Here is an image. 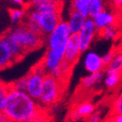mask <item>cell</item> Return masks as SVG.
Segmentation results:
<instances>
[{
	"label": "cell",
	"mask_w": 122,
	"mask_h": 122,
	"mask_svg": "<svg viewBox=\"0 0 122 122\" xmlns=\"http://www.w3.org/2000/svg\"><path fill=\"white\" fill-rule=\"evenodd\" d=\"M3 112L9 121L33 122L41 114V108L37 101L25 91L16 90L10 86Z\"/></svg>",
	"instance_id": "1"
},
{
	"label": "cell",
	"mask_w": 122,
	"mask_h": 122,
	"mask_svg": "<svg viewBox=\"0 0 122 122\" xmlns=\"http://www.w3.org/2000/svg\"><path fill=\"white\" fill-rule=\"evenodd\" d=\"M6 33L19 44V46L23 49L25 53L33 51L43 44L44 36L31 31L23 23L18 24L16 27H14Z\"/></svg>",
	"instance_id": "2"
},
{
	"label": "cell",
	"mask_w": 122,
	"mask_h": 122,
	"mask_svg": "<svg viewBox=\"0 0 122 122\" xmlns=\"http://www.w3.org/2000/svg\"><path fill=\"white\" fill-rule=\"evenodd\" d=\"M61 13H39L27 8L23 21L35 23L38 26L42 36H47L61 21Z\"/></svg>",
	"instance_id": "3"
},
{
	"label": "cell",
	"mask_w": 122,
	"mask_h": 122,
	"mask_svg": "<svg viewBox=\"0 0 122 122\" xmlns=\"http://www.w3.org/2000/svg\"><path fill=\"white\" fill-rule=\"evenodd\" d=\"M62 83L63 81L54 78L51 75H45L41 93L37 100L38 104L42 107H50L56 103L61 96V92H62Z\"/></svg>",
	"instance_id": "4"
},
{
	"label": "cell",
	"mask_w": 122,
	"mask_h": 122,
	"mask_svg": "<svg viewBox=\"0 0 122 122\" xmlns=\"http://www.w3.org/2000/svg\"><path fill=\"white\" fill-rule=\"evenodd\" d=\"M70 35L67 22L61 20L53 31L47 35V50L64 52Z\"/></svg>",
	"instance_id": "5"
},
{
	"label": "cell",
	"mask_w": 122,
	"mask_h": 122,
	"mask_svg": "<svg viewBox=\"0 0 122 122\" xmlns=\"http://www.w3.org/2000/svg\"><path fill=\"white\" fill-rule=\"evenodd\" d=\"M45 75H46V73L44 72V70L39 64L36 67H34L28 75H26L25 92L36 101L38 100L40 93H41V88Z\"/></svg>",
	"instance_id": "6"
},
{
	"label": "cell",
	"mask_w": 122,
	"mask_h": 122,
	"mask_svg": "<svg viewBox=\"0 0 122 122\" xmlns=\"http://www.w3.org/2000/svg\"><path fill=\"white\" fill-rule=\"evenodd\" d=\"M96 32H97V30L95 28L93 19H91L89 17L86 18L82 29H81V31L78 33L81 53L86 52L89 49L90 45L92 43L93 39L96 35Z\"/></svg>",
	"instance_id": "7"
},
{
	"label": "cell",
	"mask_w": 122,
	"mask_h": 122,
	"mask_svg": "<svg viewBox=\"0 0 122 122\" xmlns=\"http://www.w3.org/2000/svg\"><path fill=\"white\" fill-rule=\"evenodd\" d=\"M81 54L82 53L80 50L78 34H71L65 47L63 61L70 64L71 66H74L75 63L78 61Z\"/></svg>",
	"instance_id": "8"
},
{
	"label": "cell",
	"mask_w": 122,
	"mask_h": 122,
	"mask_svg": "<svg viewBox=\"0 0 122 122\" xmlns=\"http://www.w3.org/2000/svg\"><path fill=\"white\" fill-rule=\"evenodd\" d=\"M83 65H84V69L89 74L100 72V71H103L104 69L101 56L94 51H87L85 53L83 59Z\"/></svg>",
	"instance_id": "9"
},
{
	"label": "cell",
	"mask_w": 122,
	"mask_h": 122,
	"mask_svg": "<svg viewBox=\"0 0 122 122\" xmlns=\"http://www.w3.org/2000/svg\"><path fill=\"white\" fill-rule=\"evenodd\" d=\"M95 112V105L88 101L80 102L71 111L70 118L72 120H78L81 118H88L91 114Z\"/></svg>",
	"instance_id": "10"
},
{
	"label": "cell",
	"mask_w": 122,
	"mask_h": 122,
	"mask_svg": "<svg viewBox=\"0 0 122 122\" xmlns=\"http://www.w3.org/2000/svg\"><path fill=\"white\" fill-rule=\"evenodd\" d=\"M63 2L53 3V2H39L27 4V8L35 10L39 13H61Z\"/></svg>",
	"instance_id": "11"
},
{
	"label": "cell",
	"mask_w": 122,
	"mask_h": 122,
	"mask_svg": "<svg viewBox=\"0 0 122 122\" xmlns=\"http://www.w3.org/2000/svg\"><path fill=\"white\" fill-rule=\"evenodd\" d=\"M13 55L3 36L0 37V70L7 68L14 63Z\"/></svg>",
	"instance_id": "12"
},
{
	"label": "cell",
	"mask_w": 122,
	"mask_h": 122,
	"mask_svg": "<svg viewBox=\"0 0 122 122\" xmlns=\"http://www.w3.org/2000/svg\"><path fill=\"white\" fill-rule=\"evenodd\" d=\"M85 20H86V18L83 16V15H81L79 12L74 11V10L71 9L69 18H68L67 21H66L67 22L70 33L71 34H78L83 27Z\"/></svg>",
	"instance_id": "13"
},
{
	"label": "cell",
	"mask_w": 122,
	"mask_h": 122,
	"mask_svg": "<svg viewBox=\"0 0 122 122\" xmlns=\"http://www.w3.org/2000/svg\"><path fill=\"white\" fill-rule=\"evenodd\" d=\"M115 21H116L115 15L109 11H106V10L101 11L97 16L93 18V22L97 31H100L103 28L110 26V25H114Z\"/></svg>",
	"instance_id": "14"
},
{
	"label": "cell",
	"mask_w": 122,
	"mask_h": 122,
	"mask_svg": "<svg viewBox=\"0 0 122 122\" xmlns=\"http://www.w3.org/2000/svg\"><path fill=\"white\" fill-rule=\"evenodd\" d=\"M122 80V72L106 69L103 78L104 86L108 89H115Z\"/></svg>",
	"instance_id": "15"
},
{
	"label": "cell",
	"mask_w": 122,
	"mask_h": 122,
	"mask_svg": "<svg viewBox=\"0 0 122 122\" xmlns=\"http://www.w3.org/2000/svg\"><path fill=\"white\" fill-rule=\"evenodd\" d=\"M3 37L5 38V40H6V42L8 44L9 48H10V51H11V53L13 55L14 60L16 61V60H19L20 58H22L24 56L25 52L23 51V49L19 46V44L15 41L14 39H12L11 37H10L7 33H5L3 35Z\"/></svg>",
	"instance_id": "16"
},
{
	"label": "cell",
	"mask_w": 122,
	"mask_h": 122,
	"mask_svg": "<svg viewBox=\"0 0 122 122\" xmlns=\"http://www.w3.org/2000/svg\"><path fill=\"white\" fill-rule=\"evenodd\" d=\"M103 75H104L103 71L96 72V73H90L89 75L82 78V80H81V85H82V87L85 89H90L91 87H93L94 85H96L103 78Z\"/></svg>",
	"instance_id": "17"
},
{
	"label": "cell",
	"mask_w": 122,
	"mask_h": 122,
	"mask_svg": "<svg viewBox=\"0 0 122 122\" xmlns=\"http://www.w3.org/2000/svg\"><path fill=\"white\" fill-rule=\"evenodd\" d=\"M9 15L13 24H21L26 15V9L24 7L11 8L9 9Z\"/></svg>",
	"instance_id": "18"
},
{
	"label": "cell",
	"mask_w": 122,
	"mask_h": 122,
	"mask_svg": "<svg viewBox=\"0 0 122 122\" xmlns=\"http://www.w3.org/2000/svg\"><path fill=\"white\" fill-rule=\"evenodd\" d=\"M88 1L85 0H72L71 3V9L74 11L79 12L81 15H83L85 18H88V8H89Z\"/></svg>",
	"instance_id": "19"
},
{
	"label": "cell",
	"mask_w": 122,
	"mask_h": 122,
	"mask_svg": "<svg viewBox=\"0 0 122 122\" xmlns=\"http://www.w3.org/2000/svg\"><path fill=\"white\" fill-rule=\"evenodd\" d=\"M103 10H104L103 0H91L88 8V17L93 19Z\"/></svg>",
	"instance_id": "20"
},
{
	"label": "cell",
	"mask_w": 122,
	"mask_h": 122,
	"mask_svg": "<svg viewBox=\"0 0 122 122\" xmlns=\"http://www.w3.org/2000/svg\"><path fill=\"white\" fill-rule=\"evenodd\" d=\"M100 36L107 40H114L118 36V30L114 25H110L99 31Z\"/></svg>",
	"instance_id": "21"
},
{
	"label": "cell",
	"mask_w": 122,
	"mask_h": 122,
	"mask_svg": "<svg viewBox=\"0 0 122 122\" xmlns=\"http://www.w3.org/2000/svg\"><path fill=\"white\" fill-rule=\"evenodd\" d=\"M106 69L122 72V51H120L118 53H115L114 58L110 62V64L106 67Z\"/></svg>",
	"instance_id": "22"
},
{
	"label": "cell",
	"mask_w": 122,
	"mask_h": 122,
	"mask_svg": "<svg viewBox=\"0 0 122 122\" xmlns=\"http://www.w3.org/2000/svg\"><path fill=\"white\" fill-rule=\"evenodd\" d=\"M9 89H10V84L3 83L2 81H0V111H3L4 109Z\"/></svg>",
	"instance_id": "23"
},
{
	"label": "cell",
	"mask_w": 122,
	"mask_h": 122,
	"mask_svg": "<svg viewBox=\"0 0 122 122\" xmlns=\"http://www.w3.org/2000/svg\"><path fill=\"white\" fill-rule=\"evenodd\" d=\"M111 110H112V112L122 114V90L119 91V93L116 95V97L113 101L112 107H111Z\"/></svg>",
	"instance_id": "24"
},
{
	"label": "cell",
	"mask_w": 122,
	"mask_h": 122,
	"mask_svg": "<svg viewBox=\"0 0 122 122\" xmlns=\"http://www.w3.org/2000/svg\"><path fill=\"white\" fill-rule=\"evenodd\" d=\"M12 88L16 89V90H20V91H25V88H26V76L20 78L18 80H16L14 83L10 84Z\"/></svg>",
	"instance_id": "25"
},
{
	"label": "cell",
	"mask_w": 122,
	"mask_h": 122,
	"mask_svg": "<svg viewBox=\"0 0 122 122\" xmlns=\"http://www.w3.org/2000/svg\"><path fill=\"white\" fill-rule=\"evenodd\" d=\"M115 51L113 49L109 50V51H107V53H105L103 56H101V59H102V63H103V66L104 68L107 67V66L110 64V62L112 61V59L114 58V55H115Z\"/></svg>",
	"instance_id": "26"
},
{
	"label": "cell",
	"mask_w": 122,
	"mask_h": 122,
	"mask_svg": "<svg viewBox=\"0 0 122 122\" xmlns=\"http://www.w3.org/2000/svg\"><path fill=\"white\" fill-rule=\"evenodd\" d=\"M106 122H122V114L116 113V112H111Z\"/></svg>",
	"instance_id": "27"
},
{
	"label": "cell",
	"mask_w": 122,
	"mask_h": 122,
	"mask_svg": "<svg viewBox=\"0 0 122 122\" xmlns=\"http://www.w3.org/2000/svg\"><path fill=\"white\" fill-rule=\"evenodd\" d=\"M101 113L100 112H94L88 117V122H101Z\"/></svg>",
	"instance_id": "28"
},
{
	"label": "cell",
	"mask_w": 122,
	"mask_h": 122,
	"mask_svg": "<svg viewBox=\"0 0 122 122\" xmlns=\"http://www.w3.org/2000/svg\"><path fill=\"white\" fill-rule=\"evenodd\" d=\"M8 1L11 2L14 5H17V6H19V7H24L25 8V6H26V1H25V0H8Z\"/></svg>",
	"instance_id": "29"
},
{
	"label": "cell",
	"mask_w": 122,
	"mask_h": 122,
	"mask_svg": "<svg viewBox=\"0 0 122 122\" xmlns=\"http://www.w3.org/2000/svg\"><path fill=\"white\" fill-rule=\"evenodd\" d=\"M39 2H53V3H61L63 0H30V2L27 4H32V3H39Z\"/></svg>",
	"instance_id": "30"
},
{
	"label": "cell",
	"mask_w": 122,
	"mask_h": 122,
	"mask_svg": "<svg viewBox=\"0 0 122 122\" xmlns=\"http://www.w3.org/2000/svg\"><path fill=\"white\" fill-rule=\"evenodd\" d=\"M0 122H9L8 118L6 117L3 111H0Z\"/></svg>",
	"instance_id": "31"
},
{
	"label": "cell",
	"mask_w": 122,
	"mask_h": 122,
	"mask_svg": "<svg viewBox=\"0 0 122 122\" xmlns=\"http://www.w3.org/2000/svg\"><path fill=\"white\" fill-rule=\"evenodd\" d=\"M112 2L117 8L122 9V0H112Z\"/></svg>",
	"instance_id": "32"
},
{
	"label": "cell",
	"mask_w": 122,
	"mask_h": 122,
	"mask_svg": "<svg viewBox=\"0 0 122 122\" xmlns=\"http://www.w3.org/2000/svg\"><path fill=\"white\" fill-rule=\"evenodd\" d=\"M85 1H88V2H90V1H91V0H85Z\"/></svg>",
	"instance_id": "33"
},
{
	"label": "cell",
	"mask_w": 122,
	"mask_h": 122,
	"mask_svg": "<svg viewBox=\"0 0 122 122\" xmlns=\"http://www.w3.org/2000/svg\"><path fill=\"white\" fill-rule=\"evenodd\" d=\"M9 122H13V121H9Z\"/></svg>",
	"instance_id": "34"
}]
</instances>
